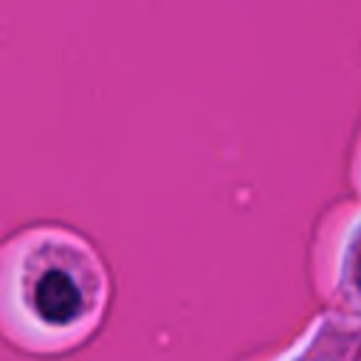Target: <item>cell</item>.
<instances>
[{"mask_svg": "<svg viewBox=\"0 0 361 361\" xmlns=\"http://www.w3.org/2000/svg\"><path fill=\"white\" fill-rule=\"evenodd\" d=\"M358 285H361V259H358Z\"/></svg>", "mask_w": 361, "mask_h": 361, "instance_id": "cell-2", "label": "cell"}, {"mask_svg": "<svg viewBox=\"0 0 361 361\" xmlns=\"http://www.w3.org/2000/svg\"><path fill=\"white\" fill-rule=\"evenodd\" d=\"M34 305L39 316L51 324H68L82 313V293L65 271H45L34 290Z\"/></svg>", "mask_w": 361, "mask_h": 361, "instance_id": "cell-1", "label": "cell"}]
</instances>
